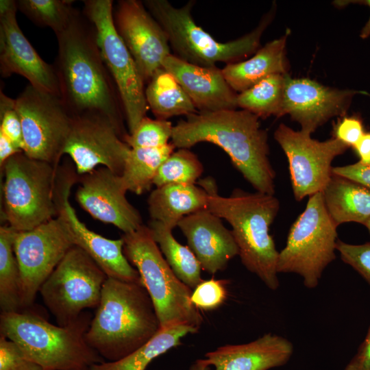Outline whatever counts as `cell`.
Listing matches in <instances>:
<instances>
[{
    "instance_id": "obj_1",
    "label": "cell",
    "mask_w": 370,
    "mask_h": 370,
    "mask_svg": "<svg viewBox=\"0 0 370 370\" xmlns=\"http://www.w3.org/2000/svg\"><path fill=\"white\" fill-rule=\"evenodd\" d=\"M55 34L58 50L53 66L64 106L73 116L107 119L124 141L129 132L123 107L102 58L93 24L75 9L67 26Z\"/></svg>"
},
{
    "instance_id": "obj_2",
    "label": "cell",
    "mask_w": 370,
    "mask_h": 370,
    "mask_svg": "<svg viewBox=\"0 0 370 370\" xmlns=\"http://www.w3.org/2000/svg\"><path fill=\"white\" fill-rule=\"evenodd\" d=\"M186 116L173 126L171 143L175 147L214 144L257 192L274 195L275 172L269 159L268 135L259 117L245 110L197 112Z\"/></svg>"
},
{
    "instance_id": "obj_3",
    "label": "cell",
    "mask_w": 370,
    "mask_h": 370,
    "mask_svg": "<svg viewBox=\"0 0 370 370\" xmlns=\"http://www.w3.org/2000/svg\"><path fill=\"white\" fill-rule=\"evenodd\" d=\"M96 308L85 339L108 361L127 356L160 330L153 303L142 284L108 278Z\"/></svg>"
},
{
    "instance_id": "obj_4",
    "label": "cell",
    "mask_w": 370,
    "mask_h": 370,
    "mask_svg": "<svg viewBox=\"0 0 370 370\" xmlns=\"http://www.w3.org/2000/svg\"><path fill=\"white\" fill-rule=\"evenodd\" d=\"M199 183L208 193V209L231 225L243 264L269 288L276 290L280 285L279 252L269 228L278 213L279 200L274 195L240 189L229 197H222L213 179L205 178Z\"/></svg>"
},
{
    "instance_id": "obj_5",
    "label": "cell",
    "mask_w": 370,
    "mask_h": 370,
    "mask_svg": "<svg viewBox=\"0 0 370 370\" xmlns=\"http://www.w3.org/2000/svg\"><path fill=\"white\" fill-rule=\"evenodd\" d=\"M92 318L84 311L75 321L61 326L29 311L1 312L0 332L43 370H90L104 362L85 339Z\"/></svg>"
},
{
    "instance_id": "obj_6",
    "label": "cell",
    "mask_w": 370,
    "mask_h": 370,
    "mask_svg": "<svg viewBox=\"0 0 370 370\" xmlns=\"http://www.w3.org/2000/svg\"><path fill=\"white\" fill-rule=\"evenodd\" d=\"M147 10L166 32L175 56L188 63L214 67L217 62H238L259 49L261 36L275 14L272 8L251 32L225 42L215 40L199 26L192 16L195 1L180 8L167 0H145Z\"/></svg>"
},
{
    "instance_id": "obj_7",
    "label": "cell",
    "mask_w": 370,
    "mask_h": 370,
    "mask_svg": "<svg viewBox=\"0 0 370 370\" xmlns=\"http://www.w3.org/2000/svg\"><path fill=\"white\" fill-rule=\"evenodd\" d=\"M121 238L124 254L153 303L160 329L185 325L199 330L203 318L191 302L193 290L174 273L148 226L143 225Z\"/></svg>"
},
{
    "instance_id": "obj_8",
    "label": "cell",
    "mask_w": 370,
    "mask_h": 370,
    "mask_svg": "<svg viewBox=\"0 0 370 370\" xmlns=\"http://www.w3.org/2000/svg\"><path fill=\"white\" fill-rule=\"evenodd\" d=\"M1 168L5 176L4 218L10 227L17 232L27 231L57 217V166L21 151Z\"/></svg>"
},
{
    "instance_id": "obj_9",
    "label": "cell",
    "mask_w": 370,
    "mask_h": 370,
    "mask_svg": "<svg viewBox=\"0 0 370 370\" xmlns=\"http://www.w3.org/2000/svg\"><path fill=\"white\" fill-rule=\"evenodd\" d=\"M337 227L328 213L322 193L310 196L279 252L278 273H297L305 286L316 287L324 269L336 258Z\"/></svg>"
},
{
    "instance_id": "obj_10",
    "label": "cell",
    "mask_w": 370,
    "mask_h": 370,
    "mask_svg": "<svg viewBox=\"0 0 370 370\" xmlns=\"http://www.w3.org/2000/svg\"><path fill=\"white\" fill-rule=\"evenodd\" d=\"M82 12L93 24L103 61L116 84L129 134L146 116L145 82L138 67L118 34L112 0L83 1Z\"/></svg>"
},
{
    "instance_id": "obj_11",
    "label": "cell",
    "mask_w": 370,
    "mask_h": 370,
    "mask_svg": "<svg viewBox=\"0 0 370 370\" xmlns=\"http://www.w3.org/2000/svg\"><path fill=\"white\" fill-rule=\"evenodd\" d=\"M108 276L82 249L73 245L41 286L39 293L58 325L75 321L97 308Z\"/></svg>"
},
{
    "instance_id": "obj_12",
    "label": "cell",
    "mask_w": 370,
    "mask_h": 370,
    "mask_svg": "<svg viewBox=\"0 0 370 370\" xmlns=\"http://www.w3.org/2000/svg\"><path fill=\"white\" fill-rule=\"evenodd\" d=\"M23 136V153L58 167L73 116L60 96L29 84L15 99Z\"/></svg>"
},
{
    "instance_id": "obj_13",
    "label": "cell",
    "mask_w": 370,
    "mask_h": 370,
    "mask_svg": "<svg viewBox=\"0 0 370 370\" xmlns=\"http://www.w3.org/2000/svg\"><path fill=\"white\" fill-rule=\"evenodd\" d=\"M73 245L59 216L32 230L16 231L13 247L20 272L21 308L32 305L42 284Z\"/></svg>"
},
{
    "instance_id": "obj_14",
    "label": "cell",
    "mask_w": 370,
    "mask_h": 370,
    "mask_svg": "<svg viewBox=\"0 0 370 370\" xmlns=\"http://www.w3.org/2000/svg\"><path fill=\"white\" fill-rule=\"evenodd\" d=\"M274 138L288 159L293 191L298 201L323 191L333 174L332 160L349 148L334 137L319 141L283 123L275 131Z\"/></svg>"
},
{
    "instance_id": "obj_15",
    "label": "cell",
    "mask_w": 370,
    "mask_h": 370,
    "mask_svg": "<svg viewBox=\"0 0 370 370\" xmlns=\"http://www.w3.org/2000/svg\"><path fill=\"white\" fill-rule=\"evenodd\" d=\"M77 180L75 173L58 171L55 192L57 216L65 222L73 245L86 251L108 278L143 284L138 271L124 254L123 238H105L88 229L78 219L69 201L71 188Z\"/></svg>"
},
{
    "instance_id": "obj_16",
    "label": "cell",
    "mask_w": 370,
    "mask_h": 370,
    "mask_svg": "<svg viewBox=\"0 0 370 370\" xmlns=\"http://www.w3.org/2000/svg\"><path fill=\"white\" fill-rule=\"evenodd\" d=\"M130 149L109 120L86 115L73 116L63 155L72 159L79 175L99 166L121 175Z\"/></svg>"
},
{
    "instance_id": "obj_17",
    "label": "cell",
    "mask_w": 370,
    "mask_h": 370,
    "mask_svg": "<svg viewBox=\"0 0 370 370\" xmlns=\"http://www.w3.org/2000/svg\"><path fill=\"white\" fill-rule=\"evenodd\" d=\"M116 29L148 83L171 54L167 35L143 1L121 0L113 13Z\"/></svg>"
},
{
    "instance_id": "obj_18",
    "label": "cell",
    "mask_w": 370,
    "mask_h": 370,
    "mask_svg": "<svg viewBox=\"0 0 370 370\" xmlns=\"http://www.w3.org/2000/svg\"><path fill=\"white\" fill-rule=\"evenodd\" d=\"M16 3L0 1V73L18 74L34 87L60 95L53 64L45 62L21 30L16 17Z\"/></svg>"
},
{
    "instance_id": "obj_19",
    "label": "cell",
    "mask_w": 370,
    "mask_h": 370,
    "mask_svg": "<svg viewBox=\"0 0 370 370\" xmlns=\"http://www.w3.org/2000/svg\"><path fill=\"white\" fill-rule=\"evenodd\" d=\"M76 199L95 219L127 234L143 225L138 210L127 199L121 177L104 166L79 175Z\"/></svg>"
},
{
    "instance_id": "obj_20",
    "label": "cell",
    "mask_w": 370,
    "mask_h": 370,
    "mask_svg": "<svg viewBox=\"0 0 370 370\" xmlns=\"http://www.w3.org/2000/svg\"><path fill=\"white\" fill-rule=\"evenodd\" d=\"M354 90L325 86L308 78H291L286 75L283 115L288 114L311 134L319 126L348 110Z\"/></svg>"
},
{
    "instance_id": "obj_21",
    "label": "cell",
    "mask_w": 370,
    "mask_h": 370,
    "mask_svg": "<svg viewBox=\"0 0 370 370\" xmlns=\"http://www.w3.org/2000/svg\"><path fill=\"white\" fill-rule=\"evenodd\" d=\"M177 227L186 238L189 248L197 258L202 270L215 274L225 269L238 255V248L232 231L221 218L204 209L182 218Z\"/></svg>"
},
{
    "instance_id": "obj_22",
    "label": "cell",
    "mask_w": 370,
    "mask_h": 370,
    "mask_svg": "<svg viewBox=\"0 0 370 370\" xmlns=\"http://www.w3.org/2000/svg\"><path fill=\"white\" fill-rule=\"evenodd\" d=\"M162 66L174 76L198 112L238 108V95L227 84L222 69L195 65L172 54L164 59Z\"/></svg>"
},
{
    "instance_id": "obj_23",
    "label": "cell",
    "mask_w": 370,
    "mask_h": 370,
    "mask_svg": "<svg viewBox=\"0 0 370 370\" xmlns=\"http://www.w3.org/2000/svg\"><path fill=\"white\" fill-rule=\"evenodd\" d=\"M293 353L288 340L267 333L248 343L221 346L202 359L214 370H269L286 364Z\"/></svg>"
},
{
    "instance_id": "obj_24",
    "label": "cell",
    "mask_w": 370,
    "mask_h": 370,
    "mask_svg": "<svg viewBox=\"0 0 370 370\" xmlns=\"http://www.w3.org/2000/svg\"><path fill=\"white\" fill-rule=\"evenodd\" d=\"M288 35V31L282 37L269 42L248 60L226 64L222 72L230 86L235 92H241L270 75L287 74Z\"/></svg>"
},
{
    "instance_id": "obj_25",
    "label": "cell",
    "mask_w": 370,
    "mask_h": 370,
    "mask_svg": "<svg viewBox=\"0 0 370 370\" xmlns=\"http://www.w3.org/2000/svg\"><path fill=\"white\" fill-rule=\"evenodd\" d=\"M151 220L173 230L184 217L208 209V193L195 184H166L156 187L148 198Z\"/></svg>"
},
{
    "instance_id": "obj_26",
    "label": "cell",
    "mask_w": 370,
    "mask_h": 370,
    "mask_svg": "<svg viewBox=\"0 0 370 370\" xmlns=\"http://www.w3.org/2000/svg\"><path fill=\"white\" fill-rule=\"evenodd\" d=\"M321 193L337 226L348 222L365 225L370 219V190L362 184L333 173Z\"/></svg>"
},
{
    "instance_id": "obj_27",
    "label": "cell",
    "mask_w": 370,
    "mask_h": 370,
    "mask_svg": "<svg viewBox=\"0 0 370 370\" xmlns=\"http://www.w3.org/2000/svg\"><path fill=\"white\" fill-rule=\"evenodd\" d=\"M147 84L146 101L156 119L168 120L171 116L198 112L174 76L163 67Z\"/></svg>"
},
{
    "instance_id": "obj_28",
    "label": "cell",
    "mask_w": 370,
    "mask_h": 370,
    "mask_svg": "<svg viewBox=\"0 0 370 370\" xmlns=\"http://www.w3.org/2000/svg\"><path fill=\"white\" fill-rule=\"evenodd\" d=\"M199 330L185 325L160 329L149 341L127 356L91 366L90 370H145L156 358L182 344V338Z\"/></svg>"
},
{
    "instance_id": "obj_29",
    "label": "cell",
    "mask_w": 370,
    "mask_h": 370,
    "mask_svg": "<svg viewBox=\"0 0 370 370\" xmlns=\"http://www.w3.org/2000/svg\"><path fill=\"white\" fill-rule=\"evenodd\" d=\"M148 227L174 273L189 288L195 289L204 280L201 267L192 250L180 243L173 236V230L163 223L151 220Z\"/></svg>"
},
{
    "instance_id": "obj_30",
    "label": "cell",
    "mask_w": 370,
    "mask_h": 370,
    "mask_svg": "<svg viewBox=\"0 0 370 370\" xmlns=\"http://www.w3.org/2000/svg\"><path fill=\"white\" fill-rule=\"evenodd\" d=\"M175 148L171 142L156 148H130L121 175L127 190L136 195L149 190L160 166Z\"/></svg>"
},
{
    "instance_id": "obj_31",
    "label": "cell",
    "mask_w": 370,
    "mask_h": 370,
    "mask_svg": "<svg viewBox=\"0 0 370 370\" xmlns=\"http://www.w3.org/2000/svg\"><path fill=\"white\" fill-rule=\"evenodd\" d=\"M286 74L270 75L237 95V106L259 118L283 116Z\"/></svg>"
},
{
    "instance_id": "obj_32",
    "label": "cell",
    "mask_w": 370,
    "mask_h": 370,
    "mask_svg": "<svg viewBox=\"0 0 370 370\" xmlns=\"http://www.w3.org/2000/svg\"><path fill=\"white\" fill-rule=\"evenodd\" d=\"M16 231L0 227V308L1 312L19 311L20 272L13 243Z\"/></svg>"
},
{
    "instance_id": "obj_33",
    "label": "cell",
    "mask_w": 370,
    "mask_h": 370,
    "mask_svg": "<svg viewBox=\"0 0 370 370\" xmlns=\"http://www.w3.org/2000/svg\"><path fill=\"white\" fill-rule=\"evenodd\" d=\"M17 10L40 27H47L55 34L64 29L75 10L70 0H17Z\"/></svg>"
},
{
    "instance_id": "obj_34",
    "label": "cell",
    "mask_w": 370,
    "mask_h": 370,
    "mask_svg": "<svg viewBox=\"0 0 370 370\" xmlns=\"http://www.w3.org/2000/svg\"><path fill=\"white\" fill-rule=\"evenodd\" d=\"M204 167L197 156L189 149L180 148L173 152L160 166L153 184H195Z\"/></svg>"
},
{
    "instance_id": "obj_35",
    "label": "cell",
    "mask_w": 370,
    "mask_h": 370,
    "mask_svg": "<svg viewBox=\"0 0 370 370\" xmlns=\"http://www.w3.org/2000/svg\"><path fill=\"white\" fill-rule=\"evenodd\" d=\"M173 126L168 120L145 116L132 133L124 139L130 148H156L166 145L171 139Z\"/></svg>"
},
{
    "instance_id": "obj_36",
    "label": "cell",
    "mask_w": 370,
    "mask_h": 370,
    "mask_svg": "<svg viewBox=\"0 0 370 370\" xmlns=\"http://www.w3.org/2000/svg\"><path fill=\"white\" fill-rule=\"evenodd\" d=\"M0 133L23 151V129L16 109L15 99L9 97L2 90L0 91Z\"/></svg>"
},
{
    "instance_id": "obj_37",
    "label": "cell",
    "mask_w": 370,
    "mask_h": 370,
    "mask_svg": "<svg viewBox=\"0 0 370 370\" xmlns=\"http://www.w3.org/2000/svg\"><path fill=\"white\" fill-rule=\"evenodd\" d=\"M226 297L223 281L212 278L203 280L193 289L190 300L197 309L210 310L221 306Z\"/></svg>"
},
{
    "instance_id": "obj_38",
    "label": "cell",
    "mask_w": 370,
    "mask_h": 370,
    "mask_svg": "<svg viewBox=\"0 0 370 370\" xmlns=\"http://www.w3.org/2000/svg\"><path fill=\"white\" fill-rule=\"evenodd\" d=\"M0 370H43L14 341L0 334Z\"/></svg>"
},
{
    "instance_id": "obj_39",
    "label": "cell",
    "mask_w": 370,
    "mask_h": 370,
    "mask_svg": "<svg viewBox=\"0 0 370 370\" xmlns=\"http://www.w3.org/2000/svg\"><path fill=\"white\" fill-rule=\"evenodd\" d=\"M336 250L342 260L352 267L370 285V242L352 245L338 240Z\"/></svg>"
},
{
    "instance_id": "obj_40",
    "label": "cell",
    "mask_w": 370,
    "mask_h": 370,
    "mask_svg": "<svg viewBox=\"0 0 370 370\" xmlns=\"http://www.w3.org/2000/svg\"><path fill=\"white\" fill-rule=\"evenodd\" d=\"M334 138L354 147L365 134L360 118L354 116L340 119L333 128Z\"/></svg>"
},
{
    "instance_id": "obj_41",
    "label": "cell",
    "mask_w": 370,
    "mask_h": 370,
    "mask_svg": "<svg viewBox=\"0 0 370 370\" xmlns=\"http://www.w3.org/2000/svg\"><path fill=\"white\" fill-rule=\"evenodd\" d=\"M332 173L362 184L370 190V164L360 161L352 164L332 168Z\"/></svg>"
},
{
    "instance_id": "obj_42",
    "label": "cell",
    "mask_w": 370,
    "mask_h": 370,
    "mask_svg": "<svg viewBox=\"0 0 370 370\" xmlns=\"http://www.w3.org/2000/svg\"><path fill=\"white\" fill-rule=\"evenodd\" d=\"M345 370H370V326L364 341Z\"/></svg>"
},
{
    "instance_id": "obj_43",
    "label": "cell",
    "mask_w": 370,
    "mask_h": 370,
    "mask_svg": "<svg viewBox=\"0 0 370 370\" xmlns=\"http://www.w3.org/2000/svg\"><path fill=\"white\" fill-rule=\"evenodd\" d=\"M23 151L11 140L0 133V165L3 164L14 155Z\"/></svg>"
},
{
    "instance_id": "obj_44",
    "label": "cell",
    "mask_w": 370,
    "mask_h": 370,
    "mask_svg": "<svg viewBox=\"0 0 370 370\" xmlns=\"http://www.w3.org/2000/svg\"><path fill=\"white\" fill-rule=\"evenodd\" d=\"M353 148L358 156L360 162L370 164V132H365Z\"/></svg>"
},
{
    "instance_id": "obj_45",
    "label": "cell",
    "mask_w": 370,
    "mask_h": 370,
    "mask_svg": "<svg viewBox=\"0 0 370 370\" xmlns=\"http://www.w3.org/2000/svg\"><path fill=\"white\" fill-rule=\"evenodd\" d=\"M189 370H210V366L206 365L204 360H197L189 368Z\"/></svg>"
},
{
    "instance_id": "obj_46",
    "label": "cell",
    "mask_w": 370,
    "mask_h": 370,
    "mask_svg": "<svg viewBox=\"0 0 370 370\" xmlns=\"http://www.w3.org/2000/svg\"><path fill=\"white\" fill-rule=\"evenodd\" d=\"M370 36V17L365 24V25L363 27L360 32V36L362 38H367Z\"/></svg>"
},
{
    "instance_id": "obj_47",
    "label": "cell",
    "mask_w": 370,
    "mask_h": 370,
    "mask_svg": "<svg viewBox=\"0 0 370 370\" xmlns=\"http://www.w3.org/2000/svg\"><path fill=\"white\" fill-rule=\"evenodd\" d=\"M356 1L359 2L360 4H364V5H368L370 8V0Z\"/></svg>"
},
{
    "instance_id": "obj_48",
    "label": "cell",
    "mask_w": 370,
    "mask_h": 370,
    "mask_svg": "<svg viewBox=\"0 0 370 370\" xmlns=\"http://www.w3.org/2000/svg\"><path fill=\"white\" fill-rule=\"evenodd\" d=\"M370 234V219L365 223Z\"/></svg>"
}]
</instances>
